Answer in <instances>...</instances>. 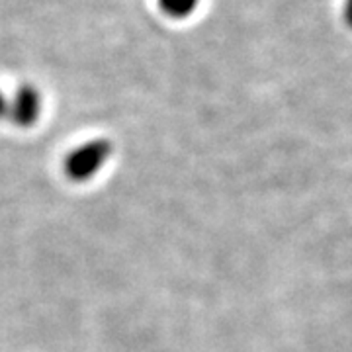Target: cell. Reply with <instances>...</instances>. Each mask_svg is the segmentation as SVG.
Listing matches in <instances>:
<instances>
[{"label":"cell","instance_id":"6da1fadb","mask_svg":"<svg viewBox=\"0 0 352 352\" xmlns=\"http://www.w3.org/2000/svg\"><path fill=\"white\" fill-rule=\"evenodd\" d=\"M112 155L108 139H92L67 155L63 163L65 176L73 182H87L100 170Z\"/></svg>","mask_w":352,"mask_h":352},{"label":"cell","instance_id":"7a4b0ae2","mask_svg":"<svg viewBox=\"0 0 352 352\" xmlns=\"http://www.w3.org/2000/svg\"><path fill=\"white\" fill-rule=\"evenodd\" d=\"M41 113V94L34 85H20L10 100L8 118L18 127H32Z\"/></svg>","mask_w":352,"mask_h":352},{"label":"cell","instance_id":"277c9868","mask_svg":"<svg viewBox=\"0 0 352 352\" xmlns=\"http://www.w3.org/2000/svg\"><path fill=\"white\" fill-rule=\"evenodd\" d=\"M342 18L346 25L352 30V0H344V6H342Z\"/></svg>","mask_w":352,"mask_h":352},{"label":"cell","instance_id":"3957f363","mask_svg":"<svg viewBox=\"0 0 352 352\" xmlns=\"http://www.w3.org/2000/svg\"><path fill=\"white\" fill-rule=\"evenodd\" d=\"M200 0H159V8L173 20H184L198 8Z\"/></svg>","mask_w":352,"mask_h":352},{"label":"cell","instance_id":"5b68a950","mask_svg":"<svg viewBox=\"0 0 352 352\" xmlns=\"http://www.w3.org/2000/svg\"><path fill=\"white\" fill-rule=\"evenodd\" d=\"M8 110H10V100L4 96V92L0 90V120L8 118Z\"/></svg>","mask_w":352,"mask_h":352}]
</instances>
